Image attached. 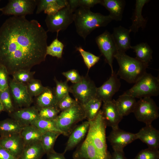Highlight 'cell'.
Segmentation results:
<instances>
[{
    "instance_id": "6da1fadb",
    "label": "cell",
    "mask_w": 159,
    "mask_h": 159,
    "mask_svg": "<svg viewBox=\"0 0 159 159\" xmlns=\"http://www.w3.org/2000/svg\"><path fill=\"white\" fill-rule=\"evenodd\" d=\"M47 31L35 20L13 16L0 27V64L9 75L45 60Z\"/></svg>"
},
{
    "instance_id": "7a4b0ae2",
    "label": "cell",
    "mask_w": 159,
    "mask_h": 159,
    "mask_svg": "<svg viewBox=\"0 0 159 159\" xmlns=\"http://www.w3.org/2000/svg\"><path fill=\"white\" fill-rule=\"evenodd\" d=\"M112 20L109 15L93 12L87 8L79 7L74 12L77 32L84 40L95 29L106 26Z\"/></svg>"
},
{
    "instance_id": "3957f363",
    "label": "cell",
    "mask_w": 159,
    "mask_h": 159,
    "mask_svg": "<svg viewBox=\"0 0 159 159\" xmlns=\"http://www.w3.org/2000/svg\"><path fill=\"white\" fill-rule=\"evenodd\" d=\"M114 58L119 66L117 75L129 83H135L147 72L148 64L129 56L125 52L117 51Z\"/></svg>"
},
{
    "instance_id": "277c9868",
    "label": "cell",
    "mask_w": 159,
    "mask_h": 159,
    "mask_svg": "<svg viewBox=\"0 0 159 159\" xmlns=\"http://www.w3.org/2000/svg\"><path fill=\"white\" fill-rule=\"evenodd\" d=\"M89 127L86 138L92 143L98 153L106 159H111V155L107 150L106 140V124L102 110L96 117L88 121Z\"/></svg>"
},
{
    "instance_id": "5b68a950",
    "label": "cell",
    "mask_w": 159,
    "mask_h": 159,
    "mask_svg": "<svg viewBox=\"0 0 159 159\" xmlns=\"http://www.w3.org/2000/svg\"><path fill=\"white\" fill-rule=\"evenodd\" d=\"M123 94L135 98L157 96L159 94V78L150 73H145Z\"/></svg>"
},
{
    "instance_id": "8992f818",
    "label": "cell",
    "mask_w": 159,
    "mask_h": 159,
    "mask_svg": "<svg viewBox=\"0 0 159 159\" xmlns=\"http://www.w3.org/2000/svg\"><path fill=\"white\" fill-rule=\"evenodd\" d=\"M86 118L82 106L77 102L69 108L61 111L55 120L62 134L68 136L77 123Z\"/></svg>"
},
{
    "instance_id": "52a82bcc",
    "label": "cell",
    "mask_w": 159,
    "mask_h": 159,
    "mask_svg": "<svg viewBox=\"0 0 159 159\" xmlns=\"http://www.w3.org/2000/svg\"><path fill=\"white\" fill-rule=\"evenodd\" d=\"M74 12L67 4L55 14L47 15L45 22L47 32L59 33L66 29L74 21Z\"/></svg>"
},
{
    "instance_id": "ba28073f",
    "label": "cell",
    "mask_w": 159,
    "mask_h": 159,
    "mask_svg": "<svg viewBox=\"0 0 159 159\" xmlns=\"http://www.w3.org/2000/svg\"><path fill=\"white\" fill-rule=\"evenodd\" d=\"M159 108L150 97L140 99L134 111L135 116L139 121L146 125L151 124L159 116Z\"/></svg>"
},
{
    "instance_id": "9c48e42d",
    "label": "cell",
    "mask_w": 159,
    "mask_h": 159,
    "mask_svg": "<svg viewBox=\"0 0 159 159\" xmlns=\"http://www.w3.org/2000/svg\"><path fill=\"white\" fill-rule=\"evenodd\" d=\"M97 88L94 82L89 78L82 77L80 82L70 87L69 92L78 103L83 106L96 98Z\"/></svg>"
},
{
    "instance_id": "30bf717a",
    "label": "cell",
    "mask_w": 159,
    "mask_h": 159,
    "mask_svg": "<svg viewBox=\"0 0 159 159\" xmlns=\"http://www.w3.org/2000/svg\"><path fill=\"white\" fill-rule=\"evenodd\" d=\"M37 5L36 0H10L1 11L5 15L25 16L33 14Z\"/></svg>"
},
{
    "instance_id": "8fae6325",
    "label": "cell",
    "mask_w": 159,
    "mask_h": 159,
    "mask_svg": "<svg viewBox=\"0 0 159 159\" xmlns=\"http://www.w3.org/2000/svg\"><path fill=\"white\" fill-rule=\"evenodd\" d=\"M95 41L101 54L110 67L111 73H113L114 72L113 68V62L114 56L117 50L112 34L106 30L96 38Z\"/></svg>"
},
{
    "instance_id": "7c38bea8",
    "label": "cell",
    "mask_w": 159,
    "mask_h": 159,
    "mask_svg": "<svg viewBox=\"0 0 159 159\" xmlns=\"http://www.w3.org/2000/svg\"><path fill=\"white\" fill-rule=\"evenodd\" d=\"M9 87L13 102L16 107L21 108L30 106L33 100L26 84L17 82L12 78L9 80Z\"/></svg>"
},
{
    "instance_id": "4fadbf2b",
    "label": "cell",
    "mask_w": 159,
    "mask_h": 159,
    "mask_svg": "<svg viewBox=\"0 0 159 159\" xmlns=\"http://www.w3.org/2000/svg\"><path fill=\"white\" fill-rule=\"evenodd\" d=\"M121 83L115 72L100 87H97L96 98L103 102L111 101L120 89Z\"/></svg>"
},
{
    "instance_id": "5bb4252c",
    "label": "cell",
    "mask_w": 159,
    "mask_h": 159,
    "mask_svg": "<svg viewBox=\"0 0 159 159\" xmlns=\"http://www.w3.org/2000/svg\"><path fill=\"white\" fill-rule=\"evenodd\" d=\"M108 139L114 151H123L126 146L137 138L136 133L126 131L118 127L112 129Z\"/></svg>"
},
{
    "instance_id": "9a60e30c",
    "label": "cell",
    "mask_w": 159,
    "mask_h": 159,
    "mask_svg": "<svg viewBox=\"0 0 159 159\" xmlns=\"http://www.w3.org/2000/svg\"><path fill=\"white\" fill-rule=\"evenodd\" d=\"M103 116L107 126L112 129L118 127V125L123 118L120 114L117 107L115 100L103 102L102 110Z\"/></svg>"
},
{
    "instance_id": "2e32d148",
    "label": "cell",
    "mask_w": 159,
    "mask_h": 159,
    "mask_svg": "<svg viewBox=\"0 0 159 159\" xmlns=\"http://www.w3.org/2000/svg\"><path fill=\"white\" fill-rule=\"evenodd\" d=\"M0 145L18 159L25 146L20 134L6 137H0Z\"/></svg>"
},
{
    "instance_id": "e0dca14e",
    "label": "cell",
    "mask_w": 159,
    "mask_h": 159,
    "mask_svg": "<svg viewBox=\"0 0 159 159\" xmlns=\"http://www.w3.org/2000/svg\"><path fill=\"white\" fill-rule=\"evenodd\" d=\"M10 114L11 118L24 126L31 125L39 117V109L35 106L20 108Z\"/></svg>"
},
{
    "instance_id": "ac0fdd59",
    "label": "cell",
    "mask_w": 159,
    "mask_h": 159,
    "mask_svg": "<svg viewBox=\"0 0 159 159\" xmlns=\"http://www.w3.org/2000/svg\"><path fill=\"white\" fill-rule=\"evenodd\" d=\"M137 139L145 143L148 148L158 150L159 148V131L151 124L146 125L136 133Z\"/></svg>"
},
{
    "instance_id": "d6986e66",
    "label": "cell",
    "mask_w": 159,
    "mask_h": 159,
    "mask_svg": "<svg viewBox=\"0 0 159 159\" xmlns=\"http://www.w3.org/2000/svg\"><path fill=\"white\" fill-rule=\"evenodd\" d=\"M130 31L121 26L114 28L112 35L117 51L125 52L131 49Z\"/></svg>"
},
{
    "instance_id": "ffe728a7",
    "label": "cell",
    "mask_w": 159,
    "mask_h": 159,
    "mask_svg": "<svg viewBox=\"0 0 159 159\" xmlns=\"http://www.w3.org/2000/svg\"><path fill=\"white\" fill-rule=\"evenodd\" d=\"M74 159H106L97 151L92 142L86 138L74 153Z\"/></svg>"
},
{
    "instance_id": "44dd1931",
    "label": "cell",
    "mask_w": 159,
    "mask_h": 159,
    "mask_svg": "<svg viewBox=\"0 0 159 159\" xmlns=\"http://www.w3.org/2000/svg\"><path fill=\"white\" fill-rule=\"evenodd\" d=\"M89 127V122L87 120L73 130L70 134L63 153L72 150L80 142L87 133Z\"/></svg>"
},
{
    "instance_id": "7402d4cb",
    "label": "cell",
    "mask_w": 159,
    "mask_h": 159,
    "mask_svg": "<svg viewBox=\"0 0 159 159\" xmlns=\"http://www.w3.org/2000/svg\"><path fill=\"white\" fill-rule=\"evenodd\" d=\"M68 4L67 0H37L36 14L43 11L47 15H53Z\"/></svg>"
},
{
    "instance_id": "603a6c76",
    "label": "cell",
    "mask_w": 159,
    "mask_h": 159,
    "mask_svg": "<svg viewBox=\"0 0 159 159\" xmlns=\"http://www.w3.org/2000/svg\"><path fill=\"white\" fill-rule=\"evenodd\" d=\"M150 1L148 0H136L135 8L131 18L132 24L129 27L130 32L136 33L139 28L144 29L146 26L147 20L142 15V11L145 5Z\"/></svg>"
},
{
    "instance_id": "cb8c5ba5",
    "label": "cell",
    "mask_w": 159,
    "mask_h": 159,
    "mask_svg": "<svg viewBox=\"0 0 159 159\" xmlns=\"http://www.w3.org/2000/svg\"><path fill=\"white\" fill-rule=\"evenodd\" d=\"M109 12V15L112 20H122L125 5L124 0H101L100 3Z\"/></svg>"
},
{
    "instance_id": "d4e9b609",
    "label": "cell",
    "mask_w": 159,
    "mask_h": 159,
    "mask_svg": "<svg viewBox=\"0 0 159 159\" xmlns=\"http://www.w3.org/2000/svg\"><path fill=\"white\" fill-rule=\"evenodd\" d=\"M38 108L54 107L58 108V102L55 96L54 90L46 87L43 91L37 97L36 100Z\"/></svg>"
},
{
    "instance_id": "484cf974",
    "label": "cell",
    "mask_w": 159,
    "mask_h": 159,
    "mask_svg": "<svg viewBox=\"0 0 159 159\" xmlns=\"http://www.w3.org/2000/svg\"><path fill=\"white\" fill-rule=\"evenodd\" d=\"M115 102L118 111L123 117L133 112L137 103L135 98L123 94Z\"/></svg>"
},
{
    "instance_id": "4316f807",
    "label": "cell",
    "mask_w": 159,
    "mask_h": 159,
    "mask_svg": "<svg viewBox=\"0 0 159 159\" xmlns=\"http://www.w3.org/2000/svg\"><path fill=\"white\" fill-rule=\"evenodd\" d=\"M24 127L12 118L0 120V137H6L20 134Z\"/></svg>"
},
{
    "instance_id": "83f0119b",
    "label": "cell",
    "mask_w": 159,
    "mask_h": 159,
    "mask_svg": "<svg viewBox=\"0 0 159 159\" xmlns=\"http://www.w3.org/2000/svg\"><path fill=\"white\" fill-rule=\"evenodd\" d=\"M42 134L34 126L30 125L24 126L20 135L25 146L40 142Z\"/></svg>"
},
{
    "instance_id": "f1b7e54d",
    "label": "cell",
    "mask_w": 159,
    "mask_h": 159,
    "mask_svg": "<svg viewBox=\"0 0 159 159\" xmlns=\"http://www.w3.org/2000/svg\"><path fill=\"white\" fill-rule=\"evenodd\" d=\"M45 154L40 142L25 145L18 159H41Z\"/></svg>"
},
{
    "instance_id": "f546056e",
    "label": "cell",
    "mask_w": 159,
    "mask_h": 159,
    "mask_svg": "<svg viewBox=\"0 0 159 159\" xmlns=\"http://www.w3.org/2000/svg\"><path fill=\"white\" fill-rule=\"evenodd\" d=\"M135 53L136 58L140 61L148 64L152 59L153 51L146 43L142 42L134 46H131Z\"/></svg>"
},
{
    "instance_id": "4dcf8cb0",
    "label": "cell",
    "mask_w": 159,
    "mask_h": 159,
    "mask_svg": "<svg viewBox=\"0 0 159 159\" xmlns=\"http://www.w3.org/2000/svg\"><path fill=\"white\" fill-rule=\"evenodd\" d=\"M31 125L34 126L43 133L47 132H53L62 134L57 126L55 119L49 120L39 117Z\"/></svg>"
},
{
    "instance_id": "1f68e13d",
    "label": "cell",
    "mask_w": 159,
    "mask_h": 159,
    "mask_svg": "<svg viewBox=\"0 0 159 159\" xmlns=\"http://www.w3.org/2000/svg\"><path fill=\"white\" fill-rule=\"evenodd\" d=\"M102 102L100 100L95 98L82 106L87 120H91L96 117L100 110Z\"/></svg>"
},
{
    "instance_id": "d6a6232c",
    "label": "cell",
    "mask_w": 159,
    "mask_h": 159,
    "mask_svg": "<svg viewBox=\"0 0 159 159\" xmlns=\"http://www.w3.org/2000/svg\"><path fill=\"white\" fill-rule=\"evenodd\" d=\"M61 134L59 133L53 132L43 133L40 142L46 154L54 150L53 148L55 142Z\"/></svg>"
},
{
    "instance_id": "836d02e7",
    "label": "cell",
    "mask_w": 159,
    "mask_h": 159,
    "mask_svg": "<svg viewBox=\"0 0 159 159\" xmlns=\"http://www.w3.org/2000/svg\"><path fill=\"white\" fill-rule=\"evenodd\" d=\"M0 101L4 111L9 114L14 111V107L9 87L5 90L0 91Z\"/></svg>"
},
{
    "instance_id": "e575fe53",
    "label": "cell",
    "mask_w": 159,
    "mask_h": 159,
    "mask_svg": "<svg viewBox=\"0 0 159 159\" xmlns=\"http://www.w3.org/2000/svg\"><path fill=\"white\" fill-rule=\"evenodd\" d=\"M58 32L57 33V37L46 49L47 55H49L58 59L61 58L64 47V45L58 39Z\"/></svg>"
},
{
    "instance_id": "d590c367",
    "label": "cell",
    "mask_w": 159,
    "mask_h": 159,
    "mask_svg": "<svg viewBox=\"0 0 159 159\" xmlns=\"http://www.w3.org/2000/svg\"><path fill=\"white\" fill-rule=\"evenodd\" d=\"M54 79L56 83L54 91L59 103L61 100L69 94L70 86L68 85L67 81L64 82L59 81L56 78Z\"/></svg>"
},
{
    "instance_id": "8d00e7d4",
    "label": "cell",
    "mask_w": 159,
    "mask_h": 159,
    "mask_svg": "<svg viewBox=\"0 0 159 159\" xmlns=\"http://www.w3.org/2000/svg\"><path fill=\"white\" fill-rule=\"evenodd\" d=\"M76 49L77 51L79 52L82 56L88 70L96 64L100 59V57L85 50L81 47H77Z\"/></svg>"
},
{
    "instance_id": "74e56055",
    "label": "cell",
    "mask_w": 159,
    "mask_h": 159,
    "mask_svg": "<svg viewBox=\"0 0 159 159\" xmlns=\"http://www.w3.org/2000/svg\"><path fill=\"white\" fill-rule=\"evenodd\" d=\"M26 85L28 92L32 97L38 96L43 91L45 87L40 80L34 78Z\"/></svg>"
},
{
    "instance_id": "f35d334b",
    "label": "cell",
    "mask_w": 159,
    "mask_h": 159,
    "mask_svg": "<svg viewBox=\"0 0 159 159\" xmlns=\"http://www.w3.org/2000/svg\"><path fill=\"white\" fill-rule=\"evenodd\" d=\"M35 73V71L31 70H20L14 72L12 75L15 81L26 85L34 79Z\"/></svg>"
},
{
    "instance_id": "ab89813d",
    "label": "cell",
    "mask_w": 159,
    "mask_h": 159,
    "mask_svg": "<svg viewBox=\"0 0 159 159\" xmlns=\"http://www.w3.org/2000/svg\"><path fill=\"white\" fill-rule=\"evenodd\" d=\"M38 109L39 117L49 120L55 119L60 111L58 108L54 107H44Z\"/></svg>"
},
{
    "instance_id": "60d3db41",
    "label": "cell",
    "mask_w": 159,
    "mask_h": 159,
    "mask_svg": "<svg viewBox=\"0 0 159 159\" xmlns=\"http://www.w3.org/2000/svg\"><path fill=\"white\" fill-rule=\"evenodd\" d=\"M133 159H159V151L148 148L140 151Z\"/></svg>"
},
{
    "instance_id": "b9f144b4",
    "label": "cell",
    "mask_w": 159,
    "mask_h": 159,
    "mask_svg": "<svg viewBox=\"0 0 159 159\" xmlns=\"http://www.w3.org/2000/svg\"><path fill=\"white\" fill-rule=\"evenodd\" d=\"M9 73L6 69L0 64V91L9 87Z\"/></svg>"
},
{
    "instance_id": "7bdbcfd3",
    "label": "cell",
    "mask_w": 159,
    "mask_h": 159,
    "mask_svg": "<svg viewBox=\"0 0 159 159\" xmlns=\"http://www.w3.org/2000/svg\"><path fill=\"white\" fill-rule=\"evenodd\" d=\"M77 102L68 94L59 102L58 107L60 111H62L69 108Z\"/></svg>"
},
{
    "instance_id": "ee69618b",
    "label": "cell",
    "mask_w": 159,
    "mask_h": 159,
    "mask_svg": "<svg viewBox=\"0 0 159 159\" xmlns=\"http://www.w3.org/2000/svg\"><path fill=\"white\" fill-rule=\"evenodd\" d=\"M62 74L66 78L67 81H70L73 84L79 82L82 79V77L75 69L63 72Z\"/></svg>"
},
{
    "instance_id": "f6af8a7d",
    "label": "cell",
    "mask_w": 159,
    "mask_h": 159,
    "mask_svg": "<svg viewBox=\"0 0 159 159\" xmlns=\"http://www.w3.org/2000/svg\"><path fill=\"white\" fill-rule=\"evenodd\" d=\"M101 0H77L78 7L90 9L97 4H100Z\"/></svg>"
},
{
    "instance_id": "bcb514c9",
    "label": "cell",
    "mask_w": 159,
    "mask_h": 159,
    "mask_svg": "<svg viewBox=\"0 0 159 159\" xmlns=\"http://www.w3.org/2000/svg\"><path fill=\"white\" fill-rule=\"evenodd\" d=\"M0 159H18L0 145Z\"/></svg>"
},
{
    "instance_id": "7dc6e473",
    "label": "cell",
    "mask_w": 159,
    "mask_h": 159,
    "mask_svg": "<svg viewBox=\"0 0 159 159\" xmlns=\"http://www.w3.org/2000/svg\"><path fill=\"white\" fill-rule=\"evenodd\" d=\"M47 154V159H67L64 153H57L54 150Z\"/></svg>"
},
{
    "instance_id": "c3c4849f",
    "label": "cell",
    "mask_w": 159,
    "mask_h": 159,
    "mask_svg": "<svg viewBox=\"0 0 159 159\" xmlns=\"http://www.w3.org/2000/svg\"><path fill=\"white\" fill-rule=\"evenodd\" d=\"M111 159H126L123 151H114L111 155Z\"/></svg>"
},
{
    "instance_id": "681fc988",
    "label": "cell",
    "mask_w": 159,
    "mask_h": 159,
    "mask_svg": "<svg viewBox=\"0 0 159 159\" xmlns=\"http://www.w3.org/2000/svg\"><path fill=\"white\" fill-rule=\"evenodd\" d=\"M2 111H4V109L0 101V113Z\"/></svg>"
},
{
    "instance_id": "f907efd6",
    "label": "cell",
    "mask_w": 159,
    "mask_h": 159,
    "mask_svg": "<svg viewBox=\"0 0 159 159\" xmlns=\"http://www.w3.org/2000/svg\"><path fill=\"white\" fill-rule=\"evenodd\" d=\"M1 8H0V11H1Z\"/></svg>"
}]
</instances>
